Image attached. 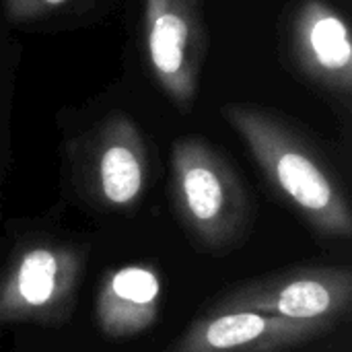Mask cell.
Wrapping results in <instances>:
<instances>
[{
	"label": "cell",
	"mask_w": 352,
	"mask_h": 352,
	"mask_svg": "<svg viewBox=\"0 0 352 352\" xmlns=\"http://www.w3.org/2000/svg\"><path fill=\"white\" fill-rule=\"evenodd\" d=\"M225 120L245 142L268 184L320 235L349 239L352 212L334 173L285 122L250 105H227Z\"/></svg>",
	"instance_id": "obj_1"
},
{
	"label": "cell",
	"mask_w": 352,
	"mask_h": 352,
	"mask_svg": "<svg viewBox=\"0 0 352 352\" xmlns=\"http://www.w3.org/2000/svg\"><path fill=\"white\" fill-rule=\"evenodd\" d=\"M171 188L190 235L210 252H225L245 235L250 200L233 167L204 140L182 138L171 151Z\"/></svg>",
	"instance_id": "obj_2"
},
{
	"label": "cell",
	"mask_w": 352,
	"mask_h": 352,
	"mask_svg": "<svg viewBox=\"0 0 352 352\" xmlns=\"http://www.w3.org/2000/svg\"><path fill=\"white\" fill-rule=\"evenodd\" d=\"M80 276L82 256L76 248L54 239L21 245L0 272V326L66 322Z\"/></svg>",
	"instance_id": "obj_3"
},
{
	"label": "cell",
	"mask_w": 352,
	"mask_h": 352,
	"mask_svg": "<svg viewBox=\"0 0 352 352\" xmlns=\"http://www.w3.org/2000/svg\"><path fill=\"white\" fill-rule=\"evenodd\" d=\"M352 305V274L342 266H303L233 287L217 309H243L295 322L336 326Z\"/></svg>",
	"instance_id": "obj_4"
},
{
	"label": "cell",
	"mask_w": 352,
	"mask_h": 352,
	"mask_svg": "<svg viewBox=\"0 0 352 352\" xmlns=\"http://www.w3.org/2000/svg\"><path fill=\"white\" fill-rule=\"evenodd\" d=\"M151 70L165 95L190 111L206 58V27L196 0H144Z\"/></svg>",
	"instance_id": "obj_5"
},
{
	"label": "cell",
	"mask_w": 352,
	"mask_h": 352,
	"mask_svg": "<svg viewBox=\"0 0 352 352\" xmlns=\"http://www.w3.org/2000/svg\"><path fill=\"white\" fill-rule=\"evenodd\" d=\"M332 328L324 322H295L210 307L206 316L159 352H291L322 338Z\"/></svg>",
	"instance_id": "obj_6"
},
{
	"label": "cell",
	"mask_w": 352,
	"mask_h": 352,
	"mask_svg": "<svg viewBox=\"0 0 352 352\" xmlns=\"http://www.w3.org/2000/svg\"><path fill=\"white\" fill-rule=\"evenodd\" d=\"M293 50L309 78L332 93L351 95V31L336 8L324 0H305L293 21Z\"/></svg>",
	"instance_id": "obj_7"
},
{
	"label": "cell",
	"mask_w": 352,
	"mask_h": 352,
	"mask_svg": "<svg viewBox=\"0 0 352 352\" xmlns=\"http://www.w3.org/2000/svg\"><path fill=\"white\" fill-rule=\"evenodd\" d=\"M148 157L134 122L116 113L109 118L93 146L89 182L93 194L109 208L134 206L146 186Z\"/></svg>",
	"instance_id": "obj_8"
},
{
	"label": "cell",
	"mask_w": 352,
	"mask_h": 352,
	"mask_svg": "<svg viewBox=\"0 0 352 352\" xmlns=\"http://www.w3.org/2000/svg\"><path fill=\"white\" fill-rule=\"evenodd\" d=\"M161 305V280L155 268L130 264L107 272L97 289L95 320L103 336L128 340L146 332Z\"/></svg>",
	"instance_id": "obj_9"
},
{
	"label": "cell",
	"mask_w": 352,
	"mask_h": 352,
	"mask_svg": "<svg viewBox=\"0 0 352 352\" xmlns=\"http://www.w3.org/2000/svg\"><path fill=\"white\" fill-rule=\"evenodd\" d=\"M70 0H2L4 16L12 23H29L45 19Z\"/></svg>",
	"instance_id": "obj_10"
}]
</instances>
